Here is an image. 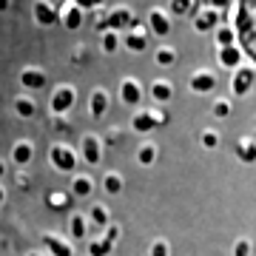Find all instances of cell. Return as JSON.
Here are the masks:
<instances>
[{"instance_id":"obj_1","label":"cell","mask_w":256,"mask_h":256,"mask_svg":"<svg viewBox=\"0 0 256 256\" xmlns=\"http://www.w3.org/2000/svg\"><path fill=\"white\" fill-rule=\"evenodd\" d=\"M48 162L60 174H72L74 168H77V162H80V154L68 142H52V148H48Z\"/></svg>"},{"instance_id":"obj_2","label":"cell","mask_w":256,"mask_h":256,"mask_svg":"<svg viewBox=\"0 0 256 256\" xmlns=\"http://www.w3.org/2000/svg\"><path fill=\"white\" fill-rule=\"evenodd\" d=\"M74 106H77V88H74L72 82H60V86H54V92H52V97H48V108H52V114H54V117H66Z\"/></svg>"},{"instance_id":"obj_3","label":"cell","mask_w":256,"mask_h":256,"mask_svg":"<svg viewBox=\"0 0 256 256\" xmlns=\"http://www.w3.org/2000/svg\"><path fill=\"white\" fill-rule=\"evenodd\" d=\"M77 154L82 156V162L86 165H100L102 162V140L92 131H86L77 142Z\"/></svg>"},{"instance_id":"obj_4","label":"cell","mask_w":256,"mask_h":256,"mask_svg":"<svg viewBox=\"0 0 256 256\" xmlns=\"http://www.w3.org/2000/svg\"><path fill=\"white\" fill-rule=\"evenodd\" d=\"M134 23H140V20H137V12L131 9V6H111V9H108L106 28H114V32H128Z\"/></svg>"},{"instance_id":"obj_5","label":"cell","mask_w":256,"mask_h":256,"mask_svg":"<svg viewBox=\"0 0 256 256\" xmlns=\"http://www.w3.org/2000/svg\"><path fill=\"white\" fill-rule=\"evenodd\" d=\"M18 82H20L23 92H40V88H46L48 74L40 66H23L18 72Z\"/></svg>"},{"instance_id":"obj_6","label":"cell","mask_w":256,"mask_h":256,"mask_svg":"<svg viewBox=\"0 0 256 256\" xmlns=\"http://www.w3.org/2000/svg\"><path fill=\"white\" fill-rule=\"evenodd\" d=\"M142 94H146V88H142V82L137 80V77H122L117 86V97L122 106H140L142 102Z\"/></svg>"},{"instance_id":"obj_7","label":"cell","mask_w":256,"mask_h":256,"mask_svg":"<svg viewBox=\"0 0 256 256\" xmlns=\"http://www.w3.org/2000/svg\"><path fill=\"white\" fill-rule=\"evenodd\" d=\"M57 12H60V26H66L68 32H77V28L86 23V12H82L74 0H63V3L57 6Z\"/></svg>"},{"instance_id":"obj_8","label":"cell","mask_w":256,"mask_h":256,"mask_svg":"<svg viewBox=\"0 0 256 256\" xmlns=\"http://www.w3.org/2000/svg\"><path fill=\"white\" fill-rule=\"evenodd\" d=\"M108 106H111L108 88H102V86H94L92 94H88V117H92V120H102L106 114H108Z\"/></svg>"},{"instance_id":"obj_9","label":"cell","mask_w":256,"mask_h":256,"mask_svg":"<svg viewBox=\"0 0 256 256\" xmlns=\"http://www.w3.org/2000/svg\"><path fill=\"white\" fill-rule=\"evenodd\" d=\"M148 32L156 37H168L171 34V14H168V9H162V6H151V12H148Z\"/></svg>"},{"instance_id":"obj_10","label":"cell","mask_w":256,"mask_h":256,"mask_svg":"<svg viewBox=\"0 0 256 256\" xmlns=\"http://www.w3.org/2000/svg\"><path fill=\"white\" fill-rule=\"evenodd\" d=\"M32 14H34L37 26H57L60 23V12L52 0H34L32 3Z\"/></svg>"},{"instance_id":"obj_11","label":"cell","mask_w":256,"mask_h":256,"mask_svg":"<svg viewBox=\"0 0 256 256\" xmlns=\"http://www.w3.org/2000/svg\"><path fill=\"white\" fill-rule=\"evenodd\" d=\"M146 46H148V26L134 23L128 32H122V48H128V52H146Z\"/></svg>"},{"instance_id":"obj_12","label":"cell","mask_w":256,"mask_h":256,"mask_svg":"<svg viewBox=\"0 0 256 256\" xmlns=\"http://www.w3.org/2000/svg\"><path fill=\"white\" fill-rule=\"evenodd\" d=\"M88 234H92L88 216H86L82 210H72V214H68V236L82 242V239H88Z\"/></svg>"},{"instance_id":"obj_13","label":"cell","mask_w":256,"mask_h":256,"mask_svg":"<svg viewBox=\"0 0 256 256\" xmlns=\"http://www.w3.org/2000/svg\"><path fill=\"white\" fill-rule=\"evenodd\" d=\"M40 242H43V248L48 250V256H74L72 242L63 239V236H57V234H43Z\"/></svg>"},{"instance_id":"obj_14","label":"cell","mask_w":256,"mask_h":256,"mask_svg":"<svg viewBox=\"0 0 256 256\" xmlns=\"http://www.w3.org/2000/svg\"><path fill=\"white\" fill-rule=\"evenodd\" d=\"M9 156H12V162L18 165V168H26V165L34 160V142H32V140H14Z\"/></svg>"},{"instance_id":"obj_15","label":"cell","mask_w":256,"mask_h":256,"mask_svg":"<svg viewBox=\"0 0 256 256\" xmlns=\"http://www.w3.org/2000/svg\"><path fill=\"white\" fill-rule=\"evenodd\" d=\"M216 26H220V12L210 9V6H200L196 9V14H194V28L196 32H216Z\"/></svg>"},{"instance_id":"obj_16","label":"cell","mask_w":256,"mask_h":256,"mask_svg":"<svg viewBox=\"0 0 256 256\" xmlns=\"http://www.w3.org/2000/svg\"><path fill=\"white\" fill-rule=\"evenodd\" d=\"M188 86H191L194 94H208V92H214V86H216V74L208 72V68H200V72L191 74Z\"/></svg>"},{"instance_id":"obj_17","label":"cell","mask_w":256,"mask_h":256,"mask_svg":"<svg viewBox=\"0 0 256 256\" xmlns=\"http://www.w3.org/2000/svg\"><path fill=\"white\" fill-rule=\"evenodd\" d=\"M12 111H14L20 120H34L37 117V100L32 97V94H14Z\"/></svg>"},{"instance_id":"obj_18","label":"cell","mask_w":256,"mask_h":256,"mask_svg":"<svg viewBox=\"0 0 256 256\" xmlns=\"http://www.w3.org/2000/svg\"><path fill=\"white\" fill-rule=\"evenodd\" d=\"M254 68L250 66H242V68H236L234 72V80H230V92L236 94V97H242V94L250 92V86H254Z\"/></svg>"},{"instance_id":"obj_19","label":"cell","mask_w":256,"mask_h":256,"mask_svg":"<svg viewBox=\"0 0 256 256\" xmlns=\"http://www.w3.org/2000/svg\"><path fill=\"white\" fill-rule=\"evenodd\" d=\"M86 216H88V225H94V228H100V230H106L111 225V210L102 202H94L92 208L86 210Z\"/></svg>"},{"instance_id":"obj_20","label":"cell","mask_w":256,"mask_h":256,"mask_svg":"<svg viewBox=\"0 0 256 256\" xmlns=\"http://www.w3.org/2000/svg\"><path fill=\"white\" fill-rule=\"evenodd\" d=\"M92 194H94V176L92 174H74L72 196H77V200H88Z\"/></svg>"},{"instance_id":"obj_21","label":"cell","mask_w":256,"mask_h":256,"mask_svg":"<svg viewBox=\"0 0 256 256\" xmlns=\"http://www.w3.org/2000/svg\"><path fill=\"white\" fill-rule=\"evenodd\" d=\"M148 94H151V100L154 102H168L171 97H174V86L168 80H151V86H148Z\"/></svg>"},{"instance_id":"obj_22","label":"cell","mask_w":256,"mask_h":256,"mask_svg":"<svg viewBox=\"0 0 256 256\" xmlns=\"http://www.w3.org/2000/svg\"><path fill=\"white\" fill-rule=\"evenodd\" d=\"M120 46H122V32H114V28L100 32V52L102 54H114V52H120Z\"/></svg>"},{"instance_id":"obj_23","label":"cell","mask_w":256,"mask_h":256,"mask_svg":"<svg viewBox=\"0 0 256 256\" xmlns=\"http://www.w3.org/2000/svg\"><path fill=\"white\" fill-rule=\"evenodd\" d=\"M122 188H126V180H122L120 171H106L102 174V191L108 194V196H120Z\"/></svg>"},{"instance_id":"obj_24","label":"cell","mask_w":256,"mask_h":256,"mask_svg":"<svg viewBox=\"0 0 256 256\" xmlns=\"http://www.w3.org/2000/svg\"><path fill=\"white\" fill-rule=\"evenodd\" d=\"M216 57H220V63L225 66V68H239V63H242V48L239 46H222V48H216Z\"/></svg>"},{"instance_id":"obj_25","label":"cell","mask_w":256,"mask_h":256,"mask_svg":"<svg viewBox=\"0 0 256 256\" xmlns=\"http://www.w3.org/2000/svg\"><path fill=\"white\" fill-rule=\"evenodd\" d=\"M151 128H156L154 126V120H151V111L148 108H140L134 117H131V131L134 134H148Z\"/></svg>"},{"instance_id":"obj_26","label":"cell","mask_w":256,"mask_h":256,"mask_svg":"<svg viewBox=\"0 0 256 256\" xmlns=\"http://www.w3.org/2000/svg\"><path fill=\"white\" fill-rule=\"evenodd\" d=\"M154 63L160 66V68H168V66L176 63V52L174 46H168V43H162V46L154 48Z\"/></svg>"},{"instance_id":"obj_27","label":"cell","mask_w":256,"mask_h":256,"mask_svg":"<svg viewBox=\"0 0 256 256\" xmlns=\"http://www.w3.org/2000/svg\"><path fill=\"white\" fill-rule=\"evenodd\" d=\"M86 250H88V256H108L111 250H114V242H108L106 236H100V239H92Z\"/></svg>"},{"instance_id":"obj_28","label":"cell","mask_w":256,"mask_h":256,"mask_svg":"<svg viewBox=\"0 0 256 256\" xmlns=\"http://www.w3.org/2000/svg\"><path fill=\"white\" fill-rule=\"evenodd\" d=\"M156 160V146L151 142V140H146V142H140L137 148V162L140 165H151Z\"/></svg>"},{"instance_id":"obj_29","label":"cell","mask_w":256,"mask_h":256,"mask_svg":"<svg viewBox=\"0 0 256 256\" xmlns=\"http://www.w3.org/2000/svg\"><path fill=\"white\" fill-rule=\"evenodd\" d=\"M46 205L48 208H68V205H72V191H52L46 196Z\"/></svg>"},{"instance_id":"obj_30","label":"cell","mask_w":256,"mask_h":256,"mask_svg":"<svg viewBox=\"0 0 256 256\" xmlns=\"http://www.w3.org/2000/svg\"><path fill=\"white\" fill-rule=\"evenodd\" d=\"M194 3L196 0H171L168 3V14H176V18H185L194 12Z\"/></svg>"},{"instance_id":"obj_31","label":"cell","mask_w":256,"mask_h":256,"mask_svg":"<svg viewBox=\"0 0 256 256\" xmlns=\"http://www.w3.org/2000/svg\"><path fill=\"white\" fill-rule=\"evenodd\" d=\"M214 37H216V46H234V37H236V32H234V28L230 26H216V32H214Z\"/></svg>"},{"instance_id":"obj_32","label":"cell","mask_w":256,"mask_h":256,"mask_svg":"<svg viewBox=\"0 0 256 256\" xmlns=\"http://www.w3.org/2000/svg\"><path fill=\"white\" fill-rule=\"evenodd\" d=\"M92 14V26L97 28V32H106V18H108V9L102 6V9H94V12H88Z\"/></svg>"},{"instance_id":"obj_33","label":"cell","mask_w":256,"mask_h":256,"mask_svg":"<svg viewBox=\"0 0 256 256\" xmlns=\"http://www.w3.org/2000/svg\"><path fill=\"white\" fill-rule=\"evenodd\" d=\"M74 3H77V6L86 12V14H88V12H94V9H102V6H106V0H74Z\"/></svg>"},{"instance_id":"obj_34","label":"cell","mask_w":256,"mask_h":256,"mask_svg":"<svg viewBox=\"0 0 256 256\" xmlns=\"http://www.w3.org/2000/svg\"><path fill=\"white\" fill-rule=\"evenodd\" d=\"M102 236L108 239V242H114V245H117V239H120V236H122V228H120L117 222H111L108 228L102 230Z\"/></svg>"},{"instance_id":"obj_35","label":"cell","mask_w":256,"mask_h":256,"mask_svg":"<svg viewBox=\"0 0 256 256\" xmlns=\"http://www.w3.org/2000/svg\"><path fill=\"white\" fill-rule=\"evenodd\" d=\"M230 114V100H216L214 102V117H228Z\"/></svg>"},{"instance_id":"obj_36","label":"cell","mask_w":256,"mask_h":256,"mask_svg":"<svg viewBox=\"0 0 256 256\" xmlns=\"http://www.w3.org/2000/svg\"><path fill=\"white\" fill-rule=\"evenodd\" d=\"M216 142H220V137L214 131H202V146L205 148H216Z\"/></svg>"},{"instance_id":"obj_37","label":"cell","mask_w":256,"mask_h":256,"mask_svg":"<svg viewBox=\"0 0 256 256\" xmlns=\"http://www.w3.org/2000/svg\"><path fill=\"white\" fill-rule=\"evenodd\" d=\"M151 256H168V245H165V239H156L154 245H151Z\"/></svg>"},{"instance_id":"obj_38","label":"cell","mask_w":256,"mask_h":256,"mask_svg":"<svg viewBox=\"0 0 256 256\" xmlns=\"http://www.w3.org/2000/svg\"><path fill=\"white\" fill-rule=\"evenodd\" d=\"M239 154H242V156H248V160H250V156L256 154L254 142H250V140H242V142H239Z\"/></svg>"},{"instance_id":"obj_39","label":"cell","mask_w":256,"mask_h":256,"mask_svg":"<svg viewBox=\"0 0 256 256\" xmlns=\"http://www.w3.org/2000/svg\"><path fill=\"white\" fill-rule=\"evenodd\" d=\"M151 111V120H154V126H165L168 122V117H165V111L162 108H148Z\"/></svg>"},{"instance_id":"obj_40","label":"cell","mask_w":256,"mask_h":256,"mask_svg":"<svg viewBox=\"0 0 256 256\" xmlns=\"http://www.w3.org/2000/svg\"><path fill=\"white\" fill-rule=\"evenodd\" d=\"M228 3H230V0H208V3H205V6H210V9L222 12V9H228Z\"/></svg>"},{"instance_id":"obj_41","label":"cell","mask_w":256,"mask_h":256,"mask_svg":"<svg viewBox=\"0 0 256 256\" xmlns=\"http://www.w3.org/2000/svg\"><path fill=\"white\" fill-rule=\"evenodd\" d=\"M54 126L60 128V131H68V128H72L68 126V120H60V117H54Z\"/></svg>"},{"instance_id":"obj_42","label":"cell","mask_w":256,"mask_h":256,"mask_svg":"<svg viewBox=\"0 0 256 256\" xmlns=\"http://www.w3.org/2000/svg\"><path fill=\"white\" fill-rule=\"evenodd\" d=\"M6 171H9V162H6V160H0V182H3V176H6Z\"/></svg>"},{"instance_id":"obj_43","label":"cell","mask_w":256,"mask_h":256,"mask_svg":"<svg viewBox=\"0 0 256 256\" xmlns=\"http://www.w3.org/2000/svg\"><path fill=\"white\" fill-rule=\"evenodd\" d=\"M12 9V0H0V14H6Z\"/></svg>"},{"instance_id":"obj_44","label":"cell","mask_w":256,"mask_h":256,"mask_svg":"<svg viewBox=\"0 0 256 256\" xmlns=\"http://www.w3.org/2000/svg\"><path fill=\"white\" fill-rule=\"evenodd\" d=\"M3 202H6V185L0 182V208H3Z\"/></svg>"},{"instance_id":"obj_45","label":"cell","mask_w":256,"mask_h":256,"mask_svg":"<svg viewBox=\"0 0 256 256\" xmlns=\"http://www.w3.org/2000/svg\"><path fill=\"white\" fill-rule=\"evenodd\" d=\"M26 256H48L46 250H32V254H26Z\"/></svg>"}]
</instances>
